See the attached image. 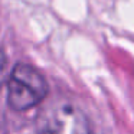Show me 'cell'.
Returning <instances> with one entry per match:
<instances>
[{"label":"cell","mask_w":134,"mask_h":134,"mask_svg":"<svg viewBox=\"0 0 134 134\" xmlns=\"http://www.w3.org/2000/svg\"><path fill=\"white\" fill-rule=\"evenodd\" d=\"M48 82L36 68L18 64L7 82V104L15 111H27L45 99Z\"/></svg>","instance_id":"obj_1"},{"label":"cell","mask_w":134,"mask_h":134,"mask_svg":"<svg viewBox=\"0 0 134 134\" xmlns=\"http://www.w3.org/2000/svg\"><path fill=\"white\" fill-rule=\"evenodd\" d=\"M36 134H92V130L82 110L72 104H59L38 115Z\"/></svg>","instance_id":"obj_2"},{"label":"cell","mask_w":134,"mask_h":134,"mask_svg":"<svg viewBox=\"0 0 134 134\" xmlns=\"http://www.w3.org/2000/svg\"><path fill=\"white\" fill-rule=\"evenodd\" d=\"M6 69H7V58H6L3 51L0 49V85L3 84V81H4Z\"/></svg>","instance_id":"obj_3"}]
</instances>
